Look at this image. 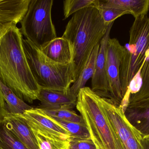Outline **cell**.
Listing matches in <instances>:
<instances>
[{"mask_svg":"<svg viewBox=\"0 0 149 149\" xmlns=\"http://www.w3.org/2000/svg\"><path fill=\"white\" fill-rule=\"evenodd\" d=\"M94 5L99 10L104 23L107 25L114 22L116 19L122 16L130 14V12L126 10L100 6L99 4V0H95Z\"/></svg>","mask_w":149,"mask_h":149,"instance_id":"7402d4cb","label":"cell"},{"mask_svg":"<svg viewBox=\"0 0 149 149\" xmlns=\"http://www.w3.org/2000/svg\"><path fill=\"white\" fill-rule=\"evenodd\" d=\"M22 36L14 23L0 26V80L22 100L32 103L40 87L28 63Z\"/></svg>","mask_w":149,"mask_h":149,"instance_id":"7a4b0ae2","label":"cell"},{"mask_svg":"<svg viewBox=\"0 0 149 149\" xmlns=\"http://www.w3.org/2000/svg\"><path fill=\"white\" fill-rule=\"evenodd\" d=\"M0 149H29L0 122Z\"/></svg>","mask_w":149,"mask_h":149,"instance_id":"d6986e66","label":"cell"},{"mask_svg":"<svg viewBox=\"0 0 149 149\" xmlns=\"http://www.w3.org/2000/svg\"><path fill=\"white\" fill-rule=\"evenodd\" d=\"M31 0H0V26L21 22L27 13Z\"/></svg>","mask_w":149,"mask_h":149,"instance_id":"5bb4252c","label":"cell"},{"mask_svg":"<svg viewBox=\"0 0 149 149\" xmlns=\"http://www.w3.org/2000/svg\"><path fill=\"white\" fill-rule=\"evenodd\" d=\"M38 100L39 108L45 109H71L76 106L77 96L70 89L67 91H57L40 87Z\"/></svg>","mask_w":149,"mask_h":149,"instance_id":"8fae6325","label":"cell"},{"mask_svg":"<svg viewBox=\"0 0 149 149\" xmlns=\"http://www.w3.org/2000/svg\"><path fill=\"white\" fill-rule=\"evenodd\" d=\"M120 69L122 106H149V17L135 19L130 30V40Z\"/></svg>","mask_w":149,"mask_h":149,"instance_id":"6da1fadb","label":"cell"},{"mask_svg":"<svg viewBox=\"0 0 149 149\" xmlns=\"http://www.w3.org/2000/svg\"><path fill=\"white\" fill-rule=\"evenodd\" d=\"M99 4L102 7L129 11L135 19L147 15L149 10V0H106L99 1Z\"/></svg>","mask_w":149,"mask_h":149,"instance_id":"2e32d148","label":"cell"},{"mask_svg":"<svg viewBox=\"0 0 149 149\" xmlns=\"http://www.w3.org/2000/svg\"><path fill=\"white\" fill-rule=\"evenodd\" d=\"M76 107L97 149H124L102 108L99 95L91 88L80 90Z\"/></svg>","mask_w":149,"mask_h":149,"instance_id":"277c9868","label":"cell"},{"mask_svg":"<svg viewBox=\"0 0 149 149\" xmlns=\"http://www.w3.org/2000/svg\"><path fill=\"white\" fill-rule=\"evenodd\" d=\"M0 88L3 94L6 109L8 113L22 114L26 110L32 108L24 101L17 97L11 89L0 80Z\"/></svg>","mask_w":149,"mask_h":149,"instance_id":"e0dca14e","label":"cell"},{"mask_svg":"<svg viewBox=\"0 0 149 149\" xmlns=\"http://www.w3.org/2000/svg\"><path fill=\"white\" fill-rule=\"evenodd\" d=\"M33 132L36 138L39 149H69V141L56 140Z\"/></svg>","mask_w":149,"mask_h":149,"instance_id":"603a6c76","label":"cell"},{"mask_svg":"<svg viewBox=\"0 0 149 149\" xmlns=\"http://www.w3.org/2000/svg\"><path fill=\"white\" fill-rule=\"evenodd\" d=\"M40 50L48 58L56 63L64 65L72 63L71 45L69 41L63 37L56 38Z\"/></svg>","mask_w":149,"mask_h":149,"instance_id":"4fadbf2b","label":"cell"},{"mask_svg":"<svg viewBox=\"0 0 149 149\" xmlns=\"http://www.w3.org/2000/svg\"><path fill=\"white\" fill-rule=\"evenodd\" d=\"M95 2V0H65L64 1V19H66L79 10L93 4Z\"/></svg>","mask_w":149,"mask_h":149,"instance_id":"cb8c5ba5","label":"cell"},{"mask_svg":"<svg viewBox=\"0 0 149 149\" xmlns=\"http://www.w3.org/2000/svg\"><path fill=\"white\" fill-rule=\"evenodd\" d=\"M109 25L105 24L94 3L74 13L66 24L62 37L69 41L72 48L74 83Z\"/></svg>","mask_w":149,"mask_h":149,"instance_id":"3957f363","label":"cell"},{"mask_svg":"<svg viewBox=\"0 0 149 149\" xmlns=\"http://www.w3.org/2000/svg\"><path fill=\"white\" fill-rule=\"evenodd\" d=\"M113 24V22L110 24L106 35L100 43L95 70L92 78V91L100 97L107 99H109V92L106 72V51Z\"/></svg>","mask_w":149,"mask_h":149,"instance_id":"30bf717a","label":"cell"},{"mask_svg":"<svg viewBox=\"0 0 149 149\" xmlns=\"http://www.w3.org/2000/svg\"><path fill=\"white\" fill-rule=\"evenodd\" d=\"M23 44L30 68L40 87L61 91L70 89L74 83L72 63L64 65L52 61L26 38H23Z\"/></svg>","mask_w":149,"mask_h":149,"instance_id":"5b68a950","label":"cell"},{"mask_svg":"<svg viewBox=\"0 0 149 149\" xmlns=\"http://www.w3.org/2000/svg\"><path fill=\"white\" fill-rule=\"evenodd\" d=\"M51 118L55 122L63 127L70 134V136L91 138L88 129L85 124L65 121L57 118Z\"/></svg>","mask_w":149,"mask_h":149,"instance_id":"ffe728a7","label":"cell"},{"mask_svg":"<svg viewBox=\"0 0 149 149\" xmlns=\"http://www.w3.org/2000/svg\"><path fill=\"white\" fill-rule=\"evenodd\" d=\"M69 149H97L91 138L70 136Z\"/></svg>","mask_w":149,"mask_h":149,"instance_id":"d4e9b609","label":"cell"},{"mask_svg":"<svg viewBox=\"0 0 149 149\" xmlns=\"http://www.w3.org/2000/svg\"><path fill=\"white\" fill-rule=\"evenodd\" d=\"M124 115L130 124L143 138L149 137V106L145 107H127Z\"/></svg>","mask_w":149,"mask_h":149,"instance_id":"9a60e30c","label":"cell"},{"mask_svg":"<svg viewBox=\"0 0 149 149\" xmlns=\"http://www.w3.org/2000/svg\"><path fill=\"white\" fill-rule=\"evenodd\" d=\"M141 144L142 149H149V137L142 138Z\"/></svg>","mask_w":149,"mask_h":149,"instance_id":"4316f807","label":"cell"},{"mask_svg":"<svg viewBox=\"0 0 149 149\" xmlns=\"http://www.w3.org/2000/svg\"><path fill=\"white\" fill-rule=\"evenodd\" d=\"M3 123L7 129L29 149H39L34 132L28 124L15 115L8 113Z\"/></svg>","mask_w":149,"mask_h":149,"instance_id":"7c38bea8","label":"cell"},{"mask_svg":"<svg viewBox=\"0 0 149 149\" xmlns=\"http://www.w3.org/2000/svg\"><path fill=\"white\" fill-rule=\"evenodd\" d=\"M102 108L115 132L124 149H142V137L130 124L121 107L110 100L99 96Z\"/></svg>","mask_w":149,"mask_h":149,"instance_id":"52a82bcc","label":"cell"},{"mask_svg":"<svg viewBox=\"0 0 149 149\" xmlns=\"http://www.w3.org/2000/svg\"><path fill=\"white\" fill-rule=\"evenodd\" d=\"M53 0H31L21 22V33L40 50L57 38L52 19Z\"/></svg>","mask_w":149,"mask_h":149,"instance_id":"8992f818","label":"cell"},{"mask_svg":"<svg viewBox=\"0 0 149 149\" xmlns=\"http://www.w3.org/2000/svg\"><path fill=\"white\" fill-rule=\"evenodd\" d=\"M8 113L3 99V94L0 88V122L3 121L4 118Z\"/></svg>","mask_w":149,"mask_h":149,"instance_id":"484cf974","label":"cell"},{"mask_svg":"<svg viewBox=\"0 0 149 149\" xmlns=\"http://www.w3.org/2000/svg\"><path fill=\"white\" fill-rule=\"evenodd\" d=\"M100 44L97 45L92 52L87 63L77 81L70 87V91L76 96L81 89L84 88L88 80L93 77L95 70L96 59L99 52Z\"/></svg>","mask_w":149,"mask_h":149,"instance_id":"ac0fdd59","label":"cell"},{"mask_svg":"<svg viewBox=\"0 0 149 149\" xmlns=\"http://www.w3.org/2000/svg\"><path fill=\"white\" fill-rule=\"evenodd\" d=\"M125 48L116 38H109L106 51V72L108 83L109 99L122 107L124 97L120 79V69Z\"/></svg>","mask_w":149,"mask_h":149,"instance_id":"ba28073f","label":"cell"},{"mask_svg":"<svg viewBox=\"0 0 149 149\" xmlns=\"http://www.w3.org/2000/svg\"><path fill=\"white\" fill-rule=\"evenodd\" d=\"M44 114L52 117L57 118L65 121L85 124L82 117L77 114L74 111L70 109H45L38 108Z\"/></svg>","mask_w":149,"mask_h":149,"instance_id":"44dd1931","label":"cell"},{"mask_svg":"<svg viewBox=\"0 0 149 149\" xmlns=\"http://www.w3.org/2000/svg\"><path fill=\"white\" fill-rule=\"evenodd\" d=\"M15 115L24 121L33 132L56 140L69 141L70 134L50 117L40 112L38 108H32L22 114Z\"/></svg>","mask_w":149,"mask_h":149,"instance_id":"9c48e42d","label":"cell"}]
</instances>
